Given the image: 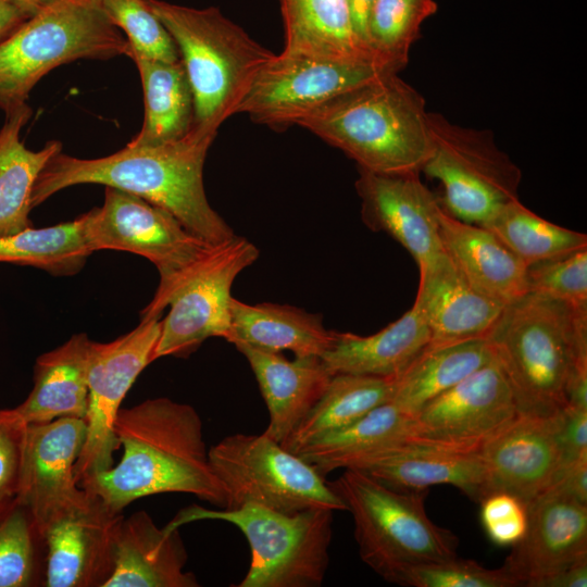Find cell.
Here are the masks:
<instances>
[{
	"label": "cell",
	"mask_w": 587,
	"mask_h": 587,
	"mask_svg": "<svg viewBox=\"0 0 587 587\" xmlns=\"http://www.w3.org/2000/svg\"><path fill=\"white\" fill-rule=\"evenodd\" d=\"M414 436V416L403 413L389 401L311 442L297 454L325 477L335 470L349 467L362 455Z\"/></svg>",
	"instance_id": "obj_34"
},
{
	"label": "cell",
	"mask_w": 587,
	"mask_h": 587,
	"mask_svg": "<svg viewBox=\"0 0 587 587\" xmlns=\"http://www.w3.org/2000/svg\"><path fill=\"white\" fill-rule=\"evenodd\" d=\"M234 346L247 359L266 404L270 422L263 433L282 444L320 400L333 374L319 357L291 361L280 352Z\"/></svg>",
	"instance_id": "obj_24"
},
{
	"label": "cell",
	"mask_w": 587,
	"mask_h": 587,
	"mask_svg": "<svg viewBox=\"0 0 587 587\" xmlns=\"http://www.w3.org/2000/svg\"><path fill=\"white\" fill-rule=\"evenodd\" d=\"M439 232L445 252L477 289L504 304L526 292V265L492 232L444 208Z\"/></svg>",
	"instance_id": "obj_26"
},
{
	"label": "cell",
	"mask_w": 587,
	"mask_h": 587,
	"mask_svg": "<svg viewBox=\"0 0 587 587\" xmlns=\"http://www.w3.org/2000/svg\"><path fill=\"white\" fill-rule=\"evenodd\" d=\"M429 341L430 332L412 307L373 335L335 332L333 345L321 359L333 375L347 373L397 378Z\"/></svg>",
	"instance_id": "obj_25"
},
{
	"label": "cell",
	"mask_w": 587,
	"mask_h": 587,
	"mask_svg": "<svg viewBox=\"0 0 587 587\" xmlns=\"http://www.w3.org/2000/svg\"><path fill=\"white\" fill-rule=\"evenodd\" d=\"M90 250L139 254L154 264L163 294L192 263L214 246L190 233L166 210L130 192L105 187L102 207L83 214Z\"/></svg>",
	"instance_id": "obj_12"
},
{
	"label": "cell",
	"mask_w": 587,
	"mask_h": 587,
	"mask_svg": "<svg viewBox=\"0 0 587 587\" xmlns=\"http://www.w3.org/2000/svg\"><path fill=\"white\" fill-rule=\"evenodd\" d=\"M128 41L97 0H52L0 42V109L26 102L53 68L126 54Z\"/></svg>",
	"instance_id": "obj_6"
},
{
	"label": "cell",
	"mask_w": 587,
	"mask_h": 587,
	"mask_svg": "<svg viewBox=\"0 0 587 587\" xmlns=\"http://www.w3.org/2000/svg\"><path fill=\"white\" fill-rule=\"evenodd\" d=\"M209 460L226 491L223 509L257 504L284 513L347 510L311 464L264 433L226 436L209 449Z\"/></svg>",
	"instance_id": "obj_10"
},
{
	"label": "cell",
	"mask_w": 587,
	"mask_h": 587,
	"mask_svg": "<svg viewBox=\"0 0 587 587\" xmlns=\"http://www.w3.org/2000/svg\"><path fill=\"white\" fill-rule=\"evenodd\" d=\"M147 1L173 38L186 70L195 102L192 129L215 137L220 126L238 113L274 53L217 8Z\"/></svg>",
	"instance_id": "obj_5"
},
{
	"label": "cell",
	"mask_w": 587,
	"mask_h": 587,
	"mask_svg": "<svg viewBox=\"0 0 587 587\" xmlns=\"http://www.w3.org/2000/svg\"><path fill=\"white\" fill-rule=\"evenodd\" d=\"M492 492H507L526 507L552 483L561 453L554 415L517 416L477 450Z\"/></svg>",
	"instance_id": "obj_21"
},
{
	"label": "cell",
	"mask_w": 587,
	"mask_h": 587,
	"mask_svg": "<svg viewBox=\"0 0 587 587\" xmlns=\"http://www.w3.org/2000/svg\"><path fill=\"white\" fill-rule=\"evenodd\" d=\"M587 558L560 570L553 575L540 580L536 587H586Z\"/></svg>",
	"instance_id": "obj_46"
},
{
	"label": "cell",
	"mask_w": 587,
	"mask_h": 587,
	"mask_svg": "<svg viewBox=\"0 0 587 587\" xmlns=\"http://www.w3.org/2000/svg\"><path fill=\"white\" fill-rule=\"evenodd\" d=\"M296 125L375 173L422 172L432 153L424 98L398 73L383 74L320 105Z\"/></svg>",
	"instance_id": "obj_3"
},
{
	"label": "cell",
	"mask_w": 587,
	"mask_h": 587,
	"mask_svg": "<svg viewBox=\"0 0 587 587\" xmlns=\"http://www.w3.org/2000/svg\"><path fill=\"white\" fill-rule=\"evenodd\" d=\"M554 423L561 453L560 470L587 453V410L566 404L554 414Z\"/></svg>",
	"instance_id": "obj_44"
},
{
	"label": "cell",
	"mask_w": 587,
	"mask_h": 587,
	"mask_svg": "<svg viewBox=\"0 0 587 587\" xmlns=\"http://www.w3.org/2000/svg\"><path fill=\"white\" fill-rule=\"evenodd\" d=\"M126 55L138 68L145 103L142 126L127 145L153 147L185 137L193 126L195 102L182 60L164 62L129 49Z\"/></svg>",
	"instance_id": "obj_30"
},
{
	"label": "cell",
	"mask_w": 587,
	"mask_h": 587,
	"mask_svg": "<svg viewBox=\"0 0 587 587\" xmlns=\"http://www.w3.org/2000/svg\"><path fill=\"white\" fill-rule=\"evenodd\" d=\"M525 289L587 308V248L526 265Z\"/></svg>",
	"instance_id": "obj_41"
},
{
	"label": "cell",
	"mask_w": 587,
	"mask_h": 587,
	"mask_svg": "<svg viewBox=\"0 0 587 587\" xmlns=\"http://www.w3.org/2000/svg\"><path fill=\"white\" fill-rule=\"evenodd\" d=\"M480 521L488 538L498 546H513L527 527V507L515 496L492 492L480 502Z\"/></svg>",
	"instance_id": "obj_43"
},
{
	"label": "cell",
	"mask_w": 587,
	"mask_h": 587,
	"mask_svg": "<svg viewBox=\"0 0 587 587\" xmlns=\"http://www.w3.org/2000/svg\"><path fill=\"white\" fill-rule=\"evenodd\" d=\"M202 426L192 405L165 397L121 408L114 422L121 460L79 486L117 514L137 499L165 492L189 494L223 509L227 496L210 464Z\"/></svg>",
	"instance_id": "obj_1"
},
{
	"label": "cell",
	"mask_w": 587,
	"mask_h": 587,
	"mask_svg": "<svg viewBox=\"0 0 587 587\" xmlns=\"http://www.w3.org/2000/svg\"><path fill=\"white\" fill-rule=\"evenodd\" d=\"M435 0H375L369 21V46L375 57L399 72L425 20L437 11Z\"/></svg>",
	"instance_id": "obj_38"
},
{
	"label": "cell",
	"mask_w": 587,
	"mask_h": 587,
	"mask_svg": "<svg viewBox=\"0 0 587 587\" xmlns=\"http://www.w3.org/2000/svg\"><path fill=\"white\" fill-rule=\"evenodd\" d=\"M46 546L39 525L17 498L0 507V587H43Z\"/></svg>",
	"instance_id": "obj_37"
},
{
	"label": "cell",
	"mask_w": 587,
	"mask_h": 587,
	"mask_svg": "<svg viewBox=\"0 0 587 587\" xmlns=\"http://www.w3.org/2000/svg\"><path fill=\"white\" fill-rule=\"evenodd\" d=\"M495 359L487 338L428 347L396 379L390 402L414 416L426 403Z\"/></svg>",
	"instance_id": "obj_32"
},
{
	"label": "cell",
	"mask_w": 587,
	"mask_h": 587,
	"mask_svg": "<svg viewBox=\"0 0 587 587\" xmlns=\"http://www.w3.org/2000/svg\"><path fill=\"white\" fill-rule=\"evenodd\" d=\"M396 379L358 374H335L324 394L280 444L297 454L311 442L355 422L391 401Z\"/></svg>",
	"instance_id": "obj_33"
},
{
	"label": "cell",
	"mask_w": 587,
	"mask_h": 587,
	"mask_svg": "<svg viewBox=\"0 0 587 587\" xmlns=\"http://www.w3.org/2000/svg\"><path fill=\"white\" fill-rule=\"evenodd\" d=\"M587 558V504L547 488L527 505V527L501 566L516 586L536 585Z\"/></svg>",
	"instance_id": "obj_19"
},
{
	"label": "cell",
	"mask_w": 587,
	"mask_h": 587,
	"mask_svg": "<svg viewBox=\"0 0 587 587\" xmlns=\"http://www.w3.org/2000/svg\"><path fill=\"white\" fill-rule=\"evenodd\" d=\"M161 329V319L140 320L129 333L110 341H92L88 364L86 440L75 464L79 482L114 465L120 449L114 422L122 402L142 370L152 362Z\"/></svg>",
	"instance_id": "obj_14"
},
{
	"label": "cell",
	"mask_w": 587,
	"mask_h": 587,
	"mask_svg": "<svg viewBox=\"0 0 587 587\" xmlns=\"http://www.w3.org/2000/svg\"><path fill=\"white\" fill-rule=\"evenodd\" d=\"M501 239L525 264L587 248V235L551 223L519 199L503 205L482 225Z\"/></svg>",
	"instance_id": "obj_36"
},
{
	"label": "cell",
	"mask_w": 587,
	"mask_h": 587,
	"mask_svg": "<svg viewBox=\"0 0 587 587\" xmlns=\"http://www.w3.org/2000/svg\"><path fill=\"white\" fill-rule=\"evenodd\" d=\"M548 488H554L587 504V453L561 467Z\"/></svg>",
	"instance_id": "obj_45"
},
{
	"label": "cell",
	"mask_w": 587,
	"mask_h": 587,
	"mask_svg": "<svg viewBox=\"0 0 587 587\" xmlns=\"http://www.w3.org/2000/svg\"><path fill=\"white\" fill-rule=\"evenodd\" d=\"M30 15L15 4L0 0V42L10 36Z\"/></svg>",
	"instance_id": "obj_49"
},
{
	"label": "cell",
	"mask_w": 587,
	"mask_h": 587,
	"mask_svg": "<svg viewBox=\"0 0 587 587\" xmlns=\"http://www.w3.org/2000/svg\"><path fill=\"white\" fill-rule=\"evenodd\" d=\"M486 338L519 412L552 416L567 404L572 370L587 361V308L525 292L504 305Z\"/></svg>",
	"instance_id": "obj_4"
},
{
	"label": "cell",
	"mask_w": 587,
	"mask_h": 587,
	"mask_svg": "<svg viewBox=\"0 0 587 587\" xmlns=\"http://www.w3.org/2000/svg\"><path fill=\"white\" fill-rule=\"evenodd\" d=\"M27 425L15 408H0V507L17 497Z\"/></svg>",
	"instance_id": "obj_42"
},
{
	"label": "cell",
	"mask_w": 587,
	"mask_h": 587,
	"mask_svg": "<svg viewBox=\"0 0 587 587\" xmlns=\"http://www.w3.org/2000/svg\"><path fill=\"white\" fill-rule=\"evenodd\" d=\"M188 554L179 528L157 526L143 510L121 517L114 536L113 571L104 587H198L185 571Z\"/></svg>",
	"instance_id": "obj_23"
},
{
	"label": "cell",
	"mask_w": 587,
	"mask_h": 587,
	"mask_svg": "<svg viewBox=\"0 0 587 587\" xmlns=\"http://www.w3.org/2000/svg\"><path fill=\"white\" fill-rule=\"evenodd\" d=\"M86 433L85 419L78 417L27 425L16 498L29 508L40 530L49 520L88 498L75 478Z\"/></svg>",
	"instance_id": "obj_18"
},
{
	"label": "cell",
	"mask_w": 587,
	"mask_h": 587,
	"mask_svg": "<svg viewBox=\"0 0 587 587\" xmlns=\"http://www.w3.org/2000/svg\"><path fill=\"white\" fill-rule=\"evenodd\" d=\"M279 3L285 33L283 54L385 64L355 36L347 0H279Z\"/></svg>",
	"instance_id": "obj_29"
},
{
	"label": "cell",
	"mask_w": 587,
	"mask_h": 587,
	"mask_svg": "<svg viewBox=\"0 0 587 587\" xmlns=\"http://www.w3.org/2000/svg\"><path fill=\"white\" fill-rule=\"evenodd\" d=\"M347 469L362 471L402 491L447 484L478 503L491 494L488 474L477 451L450 449L417 438L362 455Z\"/></svg>",
	"instance_id": "obj_20"
},
{
	"label": "cell",
	"mask_w": 587,
	"mask_h": 587,
	"mask_svg": "<svg viewBox=\"0 0 587 587\" xmlns=\"http://www.w3.org/2000/svg\"><path fill=\"white\" fill-rule=\"evenodd\" d=\"M347 2L352 29L358 39L371 50L369 46V21L375 0H347Z\"/></svg>",
	"instance_id": "obj_48"
},
{
	"label": "cell",
	"mask_w": 587,
	"mask_h": 587,
	"mask_svg": "<svg viewBox=\"0 0 587 587\" xmlns=\"http://www.w3.org/2000/svg\"><path fill=\"white\" fill-rule=\"evenodd\" d=\"M32 117L25 103L5 113L0 128V236L32 227V192L49 160L62 151L60 141L47 142L38 151L29 150L21 132Z\"/></svg>",
	"instance_id": "obj_31"
},
{
	"label": "cell",
	"mask_w": 587,
	"mask_h": 587,
	"mask_svg": "<svg viewBox=\"0 0 587 587\" xmlns=\"http://www.w3.org/2000/svg\"><path fill=\"white\" fill-rule=\"evenodd\" d=\"M122 513L88 494L80 504L49 520L43 587H104L113 571L114 536Z\"/></svg>",
	"instance_id": "obj_17"
},
{
	"label": "cell",
	"mask_w": 587,
	"mask_h": 587,
	"mask_svg": "<svg viewBox=\"0 0 587 587\" xmlns=\"http://www.w3.org/2000/svg\"><path fill=\"white\" fill-rule=\"evenodd\" d=\"M91 253L83 214L71 222L0 236V262L33 266L55 276L76 274Z\"/></svg>",
	"instance_id": "obj_35"
},
{
	"label": "cell",
	"mask_w": 587,
	"mask_h": 587,
	"mask_svg": "<svg viewBox=\"0 0 587 587\" xmlns=\"http://www.w3.org/2000/svg\"><path fill=\"white\" fill-rule=\"evenodd\" d=\"M215 137L191 130L182 139L153 147L125 148L97 159L53 155L32 192L38 207L58 191L80 184H99L136 195L171 213L190 233L216 246L236 234L211 207L203 185V166Z\"/></svg>",
	"instance_id": "obj_2"
},
{
	"label": "cell",
	"mask_w": 587,
	"mask_h": 587,
	"mask_svg": "<svg viewBox=\"0 0 587 587\" xmlns=\"http://www.w3.org/2000/svg\"><path fill=\"white\" fill-rule=\"evenodd\" d=\"M9 1L29 15L34 14L38 10H40L42 7L51 2L52 0H5Z\"/></svg>",
	"instance_id": "obj_50"
},
{
	"label": "cell",
	"mask_w": 587,
	"mask_h": 587,
	"mask_svg": "<svg viewBox=\"0 0 587 587\" xmlns=\"http://www.w3.org/2000/svg\"><path fill=\"white\" fill-rule=\"evenodd\" d=\"M97 3L124 34L129 50L164 62L180 61L173 38L147 0H97Z\"/></svg>",
	"instance_id": "obj_39"
},
{
	"label": "cell",
	"mask_w": 587,
	"mask_h": 587,
	"mask_svg": "<svg viewBox=\"0 0 587 587\" xmlns=\"http://www.w3.org/2000/svg\"><path fill=\"white\" fill-rule=\"evenodd\" d=\"M355 189L363 223L394 238L417 266L444 251L439 232L442 205L417 172L385 174L359 168Z\"/></svg>",
	"instance_id": "obj_16"
},
{
	"label": "cell",
	"mask_w": 587,
	"mask_h": 587,
	"mask_svg": "<svg viewBox=\"0 0 587 587\" xmlns=\"http://www.w3.org/2000/svg\"><path fill=\"white\" fill-rule=\"evenodd\" d=\"M333 510L314 508L284 513L257 504L210 509L192 504L164 526L167 530L200 521H223L245 535L249 570L237 587H316L329 564Z\"/></svg>",
	"instance_id": "obj_8"
},
{
	"label": "cell",
	"mask_w": 587,
	"mask_h": 587,
	"mask_svg": "<svg viewBox=\"0 0 587 587\" xmlns=\"http://www.w3.org/2000/svg\"><path fill=\"white\" fill-rule=\"evenodd\" d=\"M429 123L433 148L422 172L440 183L438 198L447 213L482 226L519 199L521 170L488 132L451 124L434 113Z\"/></svg>",
	"instance_id": "obj_11"
},
{
	"label": "cell",
	"mask_w": 587,
	"mask_h": 587,
	"mask_svg": "<svg viewBox=\"0 0 587 587\" xmlns=\"http://www.w3.org/2000/svg\"><path fill=\"white\" fill-rule=\"evenodd\" d=\"M335 332L322 316L277 303L248 304L232 298L228 342L268 352L290 351L297 358H321L333 345Z\"/></svg>",
	"instance_id": "obj_28"
},
{
	"label": "cell",
	"mask_w": 587,
	"mask_h": 587,
	"mask_svg": "<svg viewBox=\"0 0 587 587\" xmlns=\"http://www.w3.org/2000/svg\"><path fill=\"white\" fill-rule=\"evenodd\" d=\"M386 73L371 60H333L279 53L263 66L239 105L258 123L275 129L297 124L330 99Z\"/></svg>",
	"instance_id": "obj_13"
},
{
	"label": "cell",
	"mask_w": 587,
	"mask_h": 587,
	"mask_svg": "<svg viewBox=\"0 0 587 587\" xmlns=\"http://www.w3.org/2000/svg\"><path fill=\"white\" fill-rule=\"evenodd\" d=\"M419 270L412 307L430 332L428 347L486 338L505 304L477 289L445 250Z\"/></svg>",
	"instance_id": "obj_22"
},
{
	"label": "cell",
	"mask_w": 587,
	"mask_h": 587,
	"mask_svg": "<svg viewBox=\"0 0 587 587\" xmlns=\"http://www.w3.org/2000/svg\"><path fill=\"white\" fill-rule=\"evenodd\" d=\"M567 404L587 410V361H579L572 370L566 384Z\"/></svg>",
	"instance_id": "obj_47"
},
{
	"label": "cell",
	"mask_w": 587,
	"mask_h": 587,
	"mask_svg": "<svg viewBox=\"0 0 587 587\" xmlns=\"http://www.w3.org/2000/svg\"><path fill=\"white\" fill-rule=\"evenodd\" d=\"M519 413L509 382L495 358L426 403L414 415V438L477 451Z\"/></svg>",
	"instance_id": "obj_15"
},
{
	"label": "cell",
	"mask_w": 587,
	"mask_h": 587,
	"mask_svg": "<svg viewBox=\"0 0 587 587\" xmlns=\"http://www.w3.org/2000/svg\"><path fill=\"white\" fill-rule=\"evenodd\" d=\"M259 254L255 245L235 235L187 267L163 294L153 296L141 320L159 317L167 307L170 311L161 320L152 362L187 357L211 337L228 340L233 283Z\"/></svg>",
	"instance_id": "obj_9"
},
{
	"label": "cell",
	"mask_w": 587,
	"mask_h": 587,
	"mask_svg": "<svg viewBox=\"0 0 587 587\" xmlns=\"http://www.w3.org/2000/svg\"><path fill=\"white\" fill-rule=\"evenodd\" d=\"M389 583L408 587H515L502 567L491 570L458 555L399 569Z\"/></svg>",
	"instance_id": "obj_40"
},
{
	"label": "cell",
	"mask_w": 587,
	"mask_h": 587,
	"mask_svg": "<svg viewBox=\"0 0 587 587\" xmlns=\"http://www.w3.org/2000/svg\"><path fill=\"white\" fill-rule=\"evenodd\" d=\"M327 485L353 517L361 560L385 580L403 566L457 557V536L426 513L427 489L397 490L355 469Z\"/></svg>",
	"instance_id": "obj_7"
},
{
	"label": "cell",
	"mask_w": 587,
	"mask_h": 587,
	"mask_svg": "<svg viewBox=\"0 0 587 587\" xmlns=\"http://www.w3.org/2000/svg\"><path fill=\"white\" fill-rule=\"evenodd\" d=\"M91 344L86 334H77L37 358L34 387L15 407L27 424L48 423L61 417L85 419Z\"/></svg>",
	"instance_id": "obj_27"
}]
</instances>
